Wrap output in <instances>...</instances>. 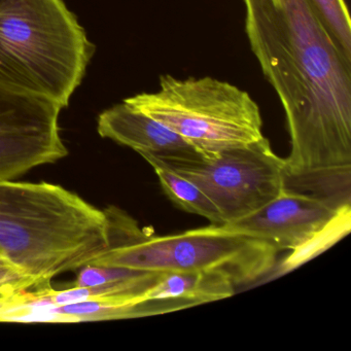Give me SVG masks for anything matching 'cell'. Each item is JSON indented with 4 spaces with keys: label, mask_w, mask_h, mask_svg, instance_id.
Masks as SVG:
<instances>
[{
    "label": "cell",
    "mask_w": 351,
    "mask_h": 351,
    "mask_svg": "<svg viewBox=\"0 0 351 351\" xmlns=\"http://www.w3.org/2000/svg\"><path fill=\"white\" fill-rule=\"evenodd\" d=\"M141 157L151 164L164 193L176 206L186 213L205 217L215 225H223L219 209L197 184L176 173L154 156L143 155Z\"/></svg>",
    "instance_id": "cell-11"
},
{
    "label": "cell",
    "mask_w": 351,
    "mask_h": 351,
    "mask_svg": "<svg viewBox=\"0 0 351 351\" xmlns=\"http://www.w3.org/2000/svg\"><path fill=\"white\" fill-rule=\"evenodd\" d=\"M339 50L351 61V21L344 0H309Z\"/></svg>",
    "instance_id": "cell-13"
},
{
    "label": "cell",
    "mask_w": 351,
    "mask_h": 351,
    "mask_svg": "<svg viewBox=\"0 0 351 351\" xmlns=\"http://www.w3.org/2000/svg\"><path fill=\"white\" fill-rule=\"evenodd\" d=\"M94 52L63 0H0V85L65 108Z\"/></svg>",
    "instance_id": "cell-3"
},
{
    "label": "cell",
    "mask_w": 351,
    "mask_h": 351,
    "mask_svg": "<svg viewBox=\"0 0 351 351\" xmlns=\"http://www.w3.org/2000/svg\"><path fill=\"white\" fill-rule=\"evenodd\" d=\"M158 159L208 196L223 225L256 213L285 191V159L265 137L210 156Z\"/></svg>",
    "instance_id": "cell-6"
},
{
    "label": "cell",
    "mask_w": 351,
    "mask_h": 351,
    "mask_svg": "<svg viewBox=\"0 0 351 351\" xmlns=\"http://www.w3.org/2000/svg\"><path fill=\"white\" fill-rule=\"evenodd\" d=\"M3 264H10L12 265L11 263L9 262V261L7 260V258H5V256H3V254H0V265ZM14 266V265H13Z\"/></svg>",
    "instance_id": "cell-15"
},
{
    "label": "cell",
    "mask_w": 351,
    "mask_h": 351,
    "mask_svg": "<svg viewBox=\"0 0 351 351\" xmlns=\"http://www.w3.org/2000/svg\"><path fill=\"white\" fill-rule=\"evenodd\" d=\"M36 287L34 279L13 265H0V299L13 297Z\"/></svg>",
    "instance_id": "cell-14"
},
{
    "label": "cell",
    "mask_w": 351,
    "mask_h": 351,
    "mask_svg": "<svg viewBox=\"0 0 351 351\" xmlns=\"http://www.w3.org/2000/svg\"><path fill=\"white\" fill-rule=\"evenodd\" d=\"M188 141L201 156L264 138L258 104L237 86L211 77H160L159 89L124 100Z\"/></svg>",
    "instance_id": "cell-5"
},
{
    "label": "cell",
    "mask_w": 351,
    "mask_h": 351,
    "mask_svg": "<svg viewBox=\"0 0 351 351\" xmlns=\"http://www.w3.org/2000/svg\"><path fill=\"white\" fill-rule=\"evenodd\" d=\"M242 3L248 44L285 110V172L351 168V61L309 0Z\"/></svg>",
    "instance_id": "cell-1"
},
{
    "label": "cell",
    "mask_w": 351,
    "mask_h": 351,
    "mask_svg": "<svg viewBox=\"0 0 351 351\" xmlns=\"http://www.w3.org/2000/svg\"><path fill=\"white\" fill-rule=\"evenodd\" d=\"M108 245L106 213L75 193L49 182H0V254L34 279L36 291Z\"/></svg>",
    "instance_id": "cell-2"
},
{
    "label": "cell",
    "mask_w": 351,
    "mask_h": 351,
    "mask_svg": "<svg viewBox=\"0 0 351 351\" xmlns=\"http://www.w3.org/2000/svg\"><path fill=\"white\" fill-rule=\"evenodd\" d=\"M104 213L108 248L90 265L156 272L207 271L225 275L237 287L262 278L276 267V248L223 225L151 236L118 207Z\"/></svg>",
    "instance_id": "cell-4"
},
{
    "label": "cell",
    "mask_w": 351,
    "mask_h": 351,
    "mask_svg": "<svg viewBox=\"0 0 351 351\" xmlns=\"http://www.w3.org/2000/svg\"><path fill=\"white\" fill-rule=\"evenodd\" d=\"M97 131L104 138L130 147L141 156L162 159L201 156L178 133L125 101L99 114Z\"/></svg>",
    "instance_id": "cell-9"
},
{
    "label": "cell",
    "mask_w": 351,
    "mask_h": 351,
    "mask_svg": "<svg viewBox=\"0 0 351 351\" xmlns=\"http://www.w3.org/2000/svg\"><path fill=\"white\" fill-rule=\"evenodd\" d=\"M338 210L313 197L285 190L256 213L223 226L264 240L278 252L293 250L309 239Z\"/></svg>",
    "instance_id": "cell-8"
},
{
    "label": "cell",
    "mask_w": 351,
    "mask_h": 351,
    "mask_svg": "<svg viewBox=\"0 0 351 351\" xmlns=\"http://www.w3.org/2000/svg\"><path fill=\"white\" fill-rule=\"evenodd\" d=\"M55 102L0 85V182L69 155Z\"/></svg>",
    "instance_id": "cell-7"
},
{
    "label": "cell",
    "mask_w": 351,
    "mask_h": 351,
    "mask_svg": "<svg viewBox=\"0 0 351 351\" xmlns=\"http://www.w3.org/2000/svg\"><path fill=\"white\" fill-rule=\"evenodd\" d=\"M350 229L351 206L347 205L339 209L334 217L319 228L309 239L306 240L299 247L291 250V254L277 267L275 275L281 276L319 256L345 237Z\"/></svg>",
    "instance_id": "cell-12"
},
{
    "label": "cell",
    "mask_w": 351,
    "mask_h": 351,
    "mask_svg": "<svg viewBox=\"0 0 351 351\" xmlns=\"http://www.w3.org/2000/svg\"><path fill=\"white\" fill-rule=\"evenodd\" d=\"M237 285L225 275L207 271L163 272L145 300H180L190 307L227 299Z\"/></svg>",
    "instance_id": "cell-10"
}]
</instances>
